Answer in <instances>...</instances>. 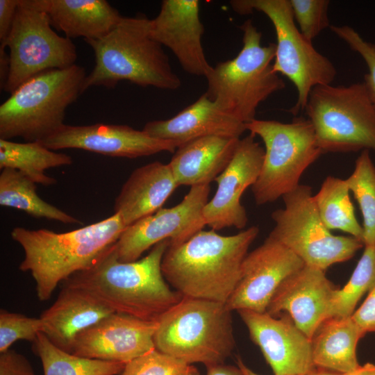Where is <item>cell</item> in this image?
Instances as JSON below:
<instances>
[{
	"label": "cell",
	"instance_id": "6da1fadb",
	"mask_svg": "<svg viewBox=\"0 0 375 375\" xmlns=\"http://www.w3.org/2000/svg\"><path fill=\"white\" fill-rule=\"evenodd\" d=\"M169 244V240H162L133 262L119 261L114 244L92 267L73 274L63 284L84 290L114 312L158 322L183 297L170 288L162 272Z\"/></svg>",
	"mask_w": 375,
	"mask_h": 375
},
{
	"label": "cell",
	"instance_id": "7a4b0ae2",
	"mask_svg": "<svg viewBox=\"0 0 375 375\" xmlns=\"http://www.w3.org/2000/svg\"><path fill=\"white\" fill-rule=\"evenodd\" d=\"M258 233L256 226L232 235L202 230L182 244L168 247L161 265L163 276L183 297L226 303Z\"/></svg>",
	"mask_w": 375,
	"mask_h": 375
},
{
	"label": "cell",
	"instance_id": "3957f363",
	"mask_svg": "<svg viewBox=\"0 0 375 375\" xmlns=\"http://www.w3.org/2000/svg\"><path fill=\"white\" fill-rule=\"evenodd\" d=\"M126 228L121 216L114 213L64 233L15 227L11 238L24 251L19 270L31 274L38 299L45 301L59 283L92 267L117 242Z\"/></svg>",
	"mask_w": 375,
	"mask_h": 375
},
{
	"label": "cell",
	"instance_id": "277c9868",
	"mask_svg": "<svg viewBox=\"0 0 375 375\" xmlns=\"http://www.w3.org/2000/svg\"><path fill=\"white\" fill-rule=\"evenodd\" d=\"M149 22L144 16L122 17L104 37L85 40L94 51L95 65L83 92L93 86L112 88L122 81L162 90L181 86L162 46L150 35Z\"/></svg>",
	"mask_w": 375,
	"mask_h": 375
},
{
	"label": "cell",
	"instance_id": "5b68a950",
	"mask_svg": "<svg viewBox=\"0 0 375 375\" xmlns=\"http://www.w3.org/2000/svg\"><path fill=\"white\" fill-rule=\"evenodd\" d=\"M85 70L74 65L42 72L17 88L0 106V139L42 142L64 125L67 107L82 94Z\"/></svg>",
	"mask_w": 375,
	"mask_h": 375
},
{
	"label": "cell",
	"instance_id": "8992f818",
	"mask_svg": "<svg viewBox=\"0 0 375 375\" xmlns=\"http://www.w3.org/2000/svg\"><path fill=\"white\" fill-rule=\"evenodd\" d=\"M226 303L183 297L158 320L155 349L188 364H222L235 346Z\"/></svg>",
	"mask_w": 375,
	"mask_h": 375
},
{
	"label": "cell",
	"instance_id": "52a82bcc",
	"mask_svg": "<svg viewBox=\"0 0 375 375\" xmlns=\"http://www.w3.org/2000/svg\"><path fill=\"white\" fill-rule=\"evenodd\" d=\"M242 47L233 58L212 67L206 77V94L241 122L255 119L258 106L270 95L285 88L274 72L276 44H261L262 33L247 19L240 26Z\"/></svg>",
	"mask_w": 375,
	"mask_h": 375
},
{
	"label": "cell",
	"instance_id": "ba28073f",
	"mask_svg": "<svg viewBox=\"0 0 375 375\" xmlns=\"http://www.w3.org/2000/svg\"><path fill=\"white\" fill-rule=\"evenodd\" d=\"M246 128L265 145L261 170L251 186L258 206L274 202L297 188L306 169L323 153L310 122L302 116L290 123L255 119L246 124Z\"/></svg>",
	"mask_w": 375,
	"mask_h": 375
},
{
	"label": "cell",
	"instance_id": "9c48e42d",
	"mask_svg": "<svg viewBox=\"0 0 375 375\" xmlns=\"http://www.w3.org/2000/svg\"><path fill=\"white\" fill-rule=\"evenodd\" d=\"M304 110L323 153L375 151V107L362 82L316 85Z\"/></svg>",
	"mask_w": 375,
	"mask_h": 375
},
{
	"label": "cell",
	"instance_id": "30bf717a",
	"mask_svg": "<svg viewBox=\"0 0 375 375\" xmlns=\"http://www.w3.org/2000/svg\"><path fill=\"white\" fill-rule=\"evenodd\" d=\"M230 4L240 15L261 12L272 23L276 35L273 69L296 87L297 99L289 111L297 115L305 109L315 86L333 83L337 74L334 65L300 33L290 0H233Z\"/></svg>",
	"mask_w": 375,
	"mask_h": 375
},
{
	"label": "cell",
	"instance_id": "8fae6325",
	"mask_svg": "<svg viewBox=\"0 0 375 375\" xmlns=\"http://www.w3.org/2000/svg\"><path fill=\"white\" fill-rule=\"evenodd\" d=\"M282 199L285 207L272 213L275 226L268 236L286 247L305 265L325 271L350 260L365 246L358 238L333 235L326 227L310 185L300 184Z\"/></svg>",
	"mask_w": 375,
	"mask_h": 375
},
{
	"label": "cell",
	"instance_id": "7c38bea8",
	"mask_svg": "<svg viewBox=\"0 0 375 375\" xmlns=\"http://www.w3.org/2000/svg\"><path fill=\"white\" fill-rule=\"evenodd\" d=\"M9 49L10 69L3 90L12 93L21 84L46 70L75 65L72 40L58 35L48 15L19 0L10 32L1 43Z\"/></svg>",
	"mask_w": 375,
	"mask_h": 375
},
{
	"label": "cell",
	"instance_id": "4fadbf2b",
	"mask_svg": "<svg viewBox=\"0 0 375 375\" xmlns=\"http://www.w3.org/2000/svg\"><path fill=\"white\" fill-rule=\"evenodd\" d=\"M210 191V185L192 186L176 206L162 208L126 227L114 245L118 260L135 261L162 240L178 245L202 231Z\"/></svg>",
	"mask_w": 375,
	"mask_h": 375
},
{
	"label": "cell",
	"instance_id": "5bb4252c",
	"mask_svg": "<svg viewBox=\"0 0 375 375\" xmlns=\"http://www.w3.org/2000/svg\"><path fill=\"white\" fill-rule=\"evenodd\" d=\"M303 265L290 249L268 236L244 258L239 283L227 306L231 311L265 312L281 284Z\"/></svg>",
	"mask_w": 375,
	"mask_h": 375
},
{
	"label": "cell",
	"instance_id": "9a60e30c",
	"mask_svg": "<svg viewBox=\"0 0 375 375\" xmlns=\"http://www.w3.org/2000/svg\"><path fill=\"white\" fill-rule=\"evenodd\" d=\"M265 149L250 134L240 139L233 156L215 178L217 188L203 209L206 225L217 231L234 227L243 229L248 222L240 199L247 188L257 181L262 165Z\"/></svg>",
	"mask_w": 375,
	"mask_h": 375
},
{
	"label": "cell",
	"instance_id": "2e32d148",
	"mask_svg": "<svg viewBox=\"0 0 375 375\" xmlns=\"http://www.w3.org/2000/svg\"><path fill=\"white\" fill-rule=\"evenodd\" d=\"M237 312L274 375H306L315 367L310 339L287 314L277 318L267 312Z\"/></svg>",
	"mask_w": 375,
	"mask_h": 375
},
{
	"label": "cell",
	"instance_id": "e0dca14e",
	"mask_svg": "<svg viewBox=\"0 0 375 375\" xmlns=\"http://www.w3.org/2000/svg\"><path fill=\"white\" fill-rule=\"evenodd\" d=\"M51 150L78 149L97 153L128 158L174 153L178 145L169 140L153 138L143 130L122 124L97 123L89 125L65 124L53 135L40 142Z\"/></svg>",
	"mask_w": 375,
	"mask_h": 375
},
{
	"label": "cell",
	"instance_id": "ac0fdd59",
	"mask_svg": "<svg viewBox=\"0 0 375 375\" xmlns=\"http://www.w3.org/2000/svg\"><path fill=\"white\" fill-rule=\"evenodd\" d=\"M157 322L113 312L81 333L71 353L127 363L155 349Z\"/></svg>",
	"mask_w": 375,
	"mask_h": 375
},
{
	"label": "cell",
	"instance_id": "d6986e66",
	"mask_svg": "<svg viewBox=\"0 0 375 375\" xmlns=\"http://www.w3.org/2000/svg\"><path fill=\"white\" fill-rule=\"evenodd\" d=\"M197 0H164L158 15L150 19L151 38L169 49L187 73L205 78L212 66L201 43L204 26Z\"/></svg>",
	"mask_w": 375,
	"mask_h": 375
},
{
	"label": "cell",
	"instance_id": "ffe728a7",
	"mask_svg": "<svg viewBox=\"0 0 375 375\" xmlns=\"http://www.w3.org/2000/svg\"><path fill=\"white\" fill-rule=\"evenodd\" d=\"M334 285L324 271L303 265L278 287L267 309L277 317L287 314L310 340L328 316Z\"/></svg>",
	"mask_w": 375,
	"mask_h": 375
},
{
	"label": "cell",
	"instance_id": "44dd1931",
	"mask_svg": "<svg viewBox=\"0 0 375 375\" xmlns=\"http://www.w3.org/2000/svg\"><path fill=\"white\" fill-rule=\"evenodd\" d=\"M142 130L153 138L173 141L179 147L208 136L240 138L247 128L246 124L205 92L175 116L149 122Z\"/></svg>",
	"mask_w": 375,
	"mask_h": 375
},
{
	"label": "cell",
	"instance_id": "7402d4cb",
	"mask_svg": "<svg viewBox=\"0 0 375 375\" xmlns=\"http://www.w3.org/2000/svg\"><path fill=\"white\" fill-rule=\"evenodd\" d=\"M114 312L84 290L64 285L53 303L40 315L42 333L72 353L77 336Z\"/></svg>",
	"mask_w": 375,
	"mask_h": 375
},
{
	"label": "cell",
	"instance_id": "603a6c76",
	"mask_svg": "<svg viewBox=\"0 0 375 375\" xmlns=\"http://www.w3.org/2000/svg\"><path fill=\"white\" fill-rule=\"evenodd\" d=\"M28 6L44 12L52 27L69 39H100L122 18L105 0H22Z\"/></svg>",
	"mask_w": 375,
	"mask_h": 375
},
{
	"label": "cell",
	"instance_id": "cb8c5ba5",
	"mask_svg": "<svg viewBox=\"0 0 375 375\" xmlns=\"http://www.w3.org/2000/svg\"><path fill=\"white\" fill-rule=\"evenodd\" d=\"M178 187L170 166L159 161L135 169L114 202L126 227L159 209Z\"/></svg>",
	"mask_w": 375,
	"mask_h": 375
},
{
	"label": "cell",
	"instance_id": "d4e9b609",
	"mask_svg": "<svg viewBox=\"0 0 375 375\" xmlns=\"http://www.w3.org/2000/svg\"><path fill=\"white\" fill-rule=\"evenodd\" d=\"M240 139L208 136L179 146L169 163L178 186L210 185L229 164Z\"/></svg>",
	"mask_w": 375,
	"mask_h": 375
},
{
	"label": "cell",
	"instance_id": "484cf974",
	"mask_svg": "<svg viewBox=\"0 0 375 375\" xmlns=\"http://www.w3.org/2000/svg\"><path fill=\"white\" fill-rule=\"evenodd\" d=\"M364 336L351 316L325 319L310 340L315 367L339 374L357 369L356 348Z\"/></svg>",
	"mask_w": 375,
	"mask_h": 375
},
{
	"label": "cell",
	"instance_id": "4316f807",
	"mask_svg": "<svg viewBox=\"0 0 375 375\" xmlns=\"http://www.w3.org/2000/svg\"><path fill=\"white\" fill-rule=\"evenodd\" d=\"M72 162L70 156L55 152L40 142L21 143L0 139V169L18 170L35 183L45 186L56 183L57 180L47 176L45 170Z\"/></svg>",
	"mask_w": 375,
	"mask_h": 375
},
{
	"label": "cell",
	"instance_id": "83f0119b",
	"mask_svg": "<svg viewBox=\"0 0 375 375\" xmlns=\"http://www.w3.org/2000/svg\"><path fill=\"white\" fill-rule=\"evenodd\" d=\"M35 183L18 170L5 168L0 174V205L22 210L36 218L64 224L81 222L44 201L37 192Z\"/></svg>",
	"mask_w": 375,
	"mask_h": 375
},
{
	"label": "cell",
	"instance_id": "f1b7e54d",
	"mask_svg": "<svg viewBox=\"0 0 375 375\" xmlns=\"http://www.w3.org/2000/svg\"><path fill=\"white\" fill-rule=\"evenodd\" d=\"M44 375H119L126 363L91 359L65 351L40 333L32 342Z\"/></svg>",
	"mask_w": 375,
	"mask_h": 375
},
{
	"label": "cell",
	"instance_id": "f546056e",
	"mask_svg": "<svg viewBox=\"0 0 375 375\" xmlns=\"http://www.w3.org/2000/svg\"><path fill=\"white\" fill-rule=\"evenodd\" d=\"M345 179L328 176L322 183L314 201L319 215L331 230H340L362 240L363 229L359 224Z\"/></svg>",
	"mask_w": 375,
	"mask_h": 375
},
{
	"label": "cell",
	"instance_id": "4dcf8cb0",
	"mask_svg": "<svg viewBox=\"0 0 375 375\" xmlns=\"http://www.w3.org/2000/svg\"><path fill=\"white\" fill-rule=\"evenodd\" d=\"M345 181L362 215L364 245H375V165L369 150L361 151L353 172Z\"/></svg>",
	"mask_w": 375,
	"mask_h": 375
},
{
	"label": "cell",
	"instance_id": "1f68e13d",
	"mask_svg": "<svg viewBox=\"0 0 375 375\" xmlns=\"http://www.w3.org/2000/svg\"><path fill=\"white\" fill-rule=\"evenodd\" d=\"M375 285V245L365 246L349 280L333 293L328 318L347 317L353 315L361 297Z\"/></svg>",
	"mask_w": 375,
	"mask_h": 375
},
{
	"label": "cell",
	"instance_id": "d6a6232c",
	"mask_svg": "<svg viewBox=\"0 0 375 375\" xmlns=\"http://www.w3.org/2000/svg\"><path fill=\"white\" fill-rule=\"evenodd\" d=\"M119 375H200L188 364L154 349L126 363Z\"/></svg>",
	"mask_w": 375,
	"mask_h": 375
},
{
	"label": "cell",
	"instance_id": "836d02e7",
	"mask_svg": "<svg viewBox=\"0 0 375 375\" xmlns=\"http://www.w3.org/2000/svg\"><path fill=\"white\" fill-rule=\"evenodd\" d=\"M292 16L302 35L312 42L318 35L331 26L328 0H290Z\"/></svg>",
	"mask_w": 375,
	"mask_h": 375
},
{
	"label": "cell",
	"instance_id": "e575fe53",
	"mask_svg": "<svg viewBox=\"0 0 375 375\" xmlns=\"http://www.w3.org/2000/svg\"><path fill=\"white\" fill-rule=\"evenodd\" d=\"M40 319L23 314L0 310V353L7 351L17 340L33 342L42 333Z\"/></svg>",
	"mask_w": 375,
	"mask_h": 375
},
{
	"label": "cell",
	"instance_id": "d590c367",
	"mask_svg": "<svg viewBox=\"0 0 375 375\" xmlns=\"http://www.w3.org/2000/svg\"><path fill=\"white\" fill-rule=\"evenodd\" d=\"M330 29L365 62L368 72L365 74L362 83L375 107V43L365 40L355 29L347 25H331Z\"/></svg>",
	"mask_w": 375,
	"mask_h": 375
},
{
	"label": "cell",
	"instance_id": "8d00e7d4",
	"mask_svg": "<svg viewBox=\"0 0 375 375\" xmlns=\"http://www.w3.org/2000/svg\"><path fill=\"white\" fill-rule=\"evenodd\" d=\"M0 375H36V374L25 356L10 349L0 353Z\"/></svg>",
	"mask_w": 375,
	"mask_h": 375
},
{
	"label": "cell",
	"instance_id": "74e56055",
	"mask_svg": "<svg viewBox=\"0 0 375 375\" xmlns=\"http://www.w3.org/2000/svg\"><path fill=\"white\" fill-rule=\"evenodd\" d=\"M351 317L365 335L367 333H375V285Z\"/></svg>",
	"mask_w": 375,
	"mask_h": 375
},
{
	"label": "cell",
	"instance_id": "f35d334b",
	"mask_svg": "<svg viewBox=\"0 0 375 375\" xmlns=\"http://www.w3.org/2000/svg\"><path fill=\"white\" fill-rule=\"evenodd\" d=\"M19 0H0V42H3L12 28Z\"/></svg>",
	"mask_w": 375,
	"mask_h": 375
},
{
	"label": "cell",
	"instance_id": "ab89813d",
	"mask_svg": "<svg viewBox=\"0 0 375 375\" xmlns=\"http://www.w3.org/2000/svg\"><path fill=\"white\" fill-rule=\"evenodd\" d=\"M206 375H244L241 369L237 367L222 364L215 365L207 367Z\"/></svg>",
	"mask_w": 375,
	"mask_h": 375
},
{
	"label": "cell",
	"instance_id": "60d3db41",
	"mask_svg": "<svg viewBox=\"0 0 375 375\" xmlns=\"http://www.w3.org/2000/svg\"><path fill=\"white\" fill-rule=\"evenodd\" d=\"M10 69L9 54L6 51V47L0 46V85L3 89Z\"/></svg>",
	"mask_w": 375,
	"mask_h": 375
},
{
	"label": "cell",
	"instance_id": "b9f144b4",
	"mask_svg": "<svg viewBox=\"0 0 375 375\" xmlns=\"http://www.w3.org/2000/svg\"><path fill=\"white\" fill-rule=\"evenodd\" d=\"M342 375H375V365L367 362L363 365H360L351 372L342 374Z\"/></svg>",
	"mask_w": 375,
	"mask_h": 375
},
{
	"label": "cell",
	"instance_id": "7bdbcfd3",
	"mask_svg": "<svg viewBox=\"0 0 375 375\" xmlns=\"http://www.w3.org/2000/svg\"><path fill=\"white\" fill-rule=\"evenodd\" d=\"M306 375H342V374L315 367Z\"/></svg>",
	"mask_w": 375,
	"mask_h": 375
},
{
	"label": "cell",
	"instance_id": "ee69618b",
	"mask_svg": "<svg viewBox=\"0 0 375 375\" xmlns=\"http://www.w3.org/2000/svg\"><path fill=\"white\" fill-rule=\"evenodd\" d=\"M236 363L244 375H260L249 368L240 357L237 358Z\"/></svg>",
	"mask_w": 375,
	"mask_h": 375
}]
</instances>
